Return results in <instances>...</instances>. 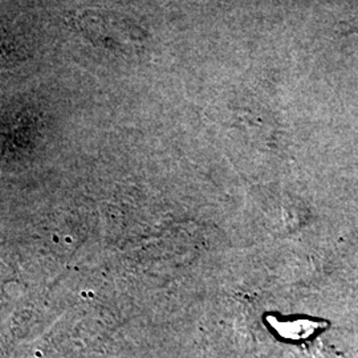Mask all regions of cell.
Returning a JSON list of instances; mask_svg holds the SVG:
<instances>
[{"label":"cell","instance_id":"obj_1","mask_svg":"<svg viewBox=\"0 0 358 358\" xmlns=\"http://www.w3.org/2000/svg\"><path fill=\"white\" fill-rule=\"evenodd\" d=\"M71 22L85 38L109 51H138L146 41L142 28L117 13L81 11L72 13Z\"/></svg>","mask_w":358,"mask_h":358},{"label":"cell","instance_id":"obj_2","mask_svg":"<svg viewBox=\"0 0 358 358\" xmlns=\"http://www.w3.org/2000/svg\"><path fill=\"white\" fill-rule=\"evenodd\" d=\"M268 324L285 340H307L320 329L321 321L310 320L306 317L279 319L268 316Z\"/></svg>","mask_w":358,"mask_h":358}]
</instances>
